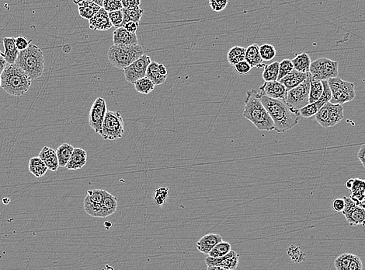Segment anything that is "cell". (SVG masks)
<instances>
[{"mask_svg":"<svg viewBox=\"0 0 365 270\" xmlns=\"http://www.w3.org/2000/svg\"><path fill=\"white\" fill-rule=\"evenodd\" d=\"M231 251H232L231 244L227 241H222L214 247V249L211 251L208 256L214 258H221L228 254Z\"/></svg>","mask_w":365,"mask_h":270,"instance_id":"cell-35","label":"cell"},{"mask_svg":"<svg viewBox=\"0 0 365 270\" xmlns=\"http://www.w3.org/2000/svg\"><path fill=\"white\" fill-rule=\"evenodd\" d=\"M31 42L32 40L28 41L25 37L18 36L17 38H16V46L17 48L18 51H22L27 49Z\"/></svg>","mask_w":365,"mask_h":270,"instance_id":"cell-48","label":"cell"},{"mask_svg":"<svg viewBox=\"0 0 365 270\" xmlns=\"http://www.w3.org/2000/svg\"><path fill=\"white\" fill-rule=\"evenodd\" d=\"M288 255H289V258H290V260H292L293 262H296V263L303 262L305 259V254L301 251L299 247L295 246V245H291V246L289 247V250H288Z\"/></svg>","mask_w":365,"mask_h":270,"instance_id":"cell-40","label":"cell"},{"mask_svg":"<svg viewBox=\"0 0 365 270\" xmlns=\"http://www.w3.org/2000/svg\"><path fill=\"white\" fill-rule=\"evenodd\" d=\"M122 3L123 9L125 10H132L138 7L141 5V2L138 0H122Z\"/></svg>","mask_w":365,"mask_h":270,"instance_id":"cell-51","label":"cell"},{"mask_svg":"<svg viewBox=\"0 0 365 270\" xmlns=\"http://www.w3.org/2000/svg\"><path fill=\"white\" fill-rule=\"evenodd\" d=\"M357 158L361 162V164L365 168V145H362L360 150L357 152Z\"/></svg>","mask_w":365,"mask_h":270,"instance_id":"cell-53","label":"cell"},{"mask_svg":"<svg viewBox=\"0 0 365 270\" xmlns=\"http://www.w3.org/2000/svg\"><path fill=\"white\" fill-rule=\"evenodd\" d=\"M343 214L350 226H365V209L362 207L356 205L350 211Z\"/></svg>","mask_w":365,"mask_h":270,"instance_id":"cell-25","label":"cell"},{"mask_svg":"<svg viewBox=\"0 0 365 270\" xmlns=\"http://www.w3.org/2000/svg\"><path fill=\"white\" fill-rule=\"evenodd\" d=\"M260 100L273 120L276 132H286L299 123L301 117L299 110L290 107L286 101L270 98L262 95Z\"/></svg>","mask_w":365,"mask_h":270,"instance_id":"cell-1","label":"cell"},{"mask_svg":"<svg viewBox=\"0 0 365 270\" xmlns=\"http://www.w3.org/2000/svg\"><path fill=\"white\" fill-rule=\"evenodd\" d=\"M38 157L43 160L47 169L50 170L51 172H56L58 168H59V160H58L56 151L52 148L44 146Z\"/></svg>","mask_w":365,"mask_h":270,"instance_id":"cell-22","label":"cell"},{"mask_svg":"<svg viewBox=\"0 0 365 270\" xmlns=\"http://www.w3.org/2000/svg\"><path fill=\"white\" fill-rule=\"evenodd\" d=\"M308 75H309V73H300V72L296 71L294 69L293 71L285 76L278 82L282 83L286 88L287 91H289L291 89L298 87L301 83H303L308 78Z\"/></svg>","mask_w":365,"mask_h":270,"instance_id":"cell-21","label":"cell"},{"mask_svg":"<svg viewBox=\"0 0 365 270\" xmlns=\"http://www.w3.org/2000/svg\"><path fill=\"white\" fill-rule=\"evenodd\" d=\"M159 73L163 77H167V69L163 64H159Z\"/></svg>","mask_w":365,"mask_h":270,"instance_id":"cell-54","label":"cell"},{"mask_svg":"<svg viewBox=\"0 0 365 270\" xmlns=\"http://www.w3.org/2000/svg\"><path fill=\"white\" fill-rule=\"evenodd\" d=\"M159 64L155 61H152L148 67L145 77L154 83V85H161L165 83L167 77H163L159 73Z\"/></svg>","mask_w":365,"mask_h":270,"instance_id":"cell-30","label":"cell"},{"mask_svg":"<svg viewBox=\"0 0 365 270\" xmlns=\"http://www.w3.org/2000/svg\"><path fill=\"white\" fill-rule=\"evenodd\" d=\"M75 148L73 147L71 144L62 143L59 146L56 150L58 160H59V167L65 168L70 160L71 157L73 155V151Z\"/></svg>","mask_w":365,"mask_h":270,"instance_id":"cell-28","label":"cell"},{"mask_svg":"<svg viewBox=\"0 0 365 270\" xmlns=\"http://www.w3.org/2000/svg\"><path fill=\"white\" fill-rule=\"evenodd\" d=\"M353 254L344 253L334 260V266L336 270H348Z\"/></svg>","mask_w":365,"mask_h":270,"instance_id":"cell-39","label":"cell"},{"mask_svg":"<svg viewBox=\"0 0 365 270\" xmlns=\"http://www.w3.org/2000/svg\"><path fill=\"white\" fill-rule=\"evenodd\" d=\"M245 49L246 48L241 46L231 48L227 54V59L230 65L234 66L239 63L245 61Z\"/></svg>","mask_w":365,"mask_h":270,"instance_id":"cell-31","label":"cell"},{"mask_svg":"<svg viewBox=\"0 0 365 270\" xmlns=\"http://www.w3.org/2000/svg\"><path fill=\"white\" fill-rule=\"evenodd\" d=\"M47 168L43 160L39 157H34L30 159L29 171L32 175L37 177H42L46 175Z\"/></svg>","mask_w":365,"mask_h":270,"instance_id":"cell-29","label":"cell"},{"mask_svg":"<svg viewBox=\"0 0 365 270\" xmlns=\"http://www.w3.org/2000/svg\"><path fill=\"white\" fill-rule=\"evenodd\" d=\"M223 241L222 236L217 234H208L204 235L196 243L198 250L208 255L214 247Z\"/></svg>","mask_w":365,"mask_h":270,"instance_id":"cell-18","label":"cell"},{"mask_svg":"<svg viewBox=\"0 0 365 270\" xmlns=\"http://www.w3.org/2000/svg\"><path fill=\"white\" fill-rule=\"evenodd\" d=\"M87 162V153L81 148H75L73 155L65 168L69 170H78L83 168Z\"/></svg>","mask_w":365,"mask_h":270,"instance_id":"cell-24","label":"cell"},{"mask_svg":"<svg viewBox=\"0 0 365 270\" xmlns=\"http://www.w3.org/2000/svg\"><path fill=\"white\" fill-rule=\"evenodd\" d=\"M294 70V66H293L291 60L290 59H284L279 64V74L278 79L277 81L281 80L282 78L288 75L289 73Z\"/></svg>","mask_w":365,"mask_h":270,"instance_id":"cell-41","label":"cell"},{"mask_svg":"<svg viewBox=\"0 0 365 270\" xmlns=\"http://www.w3.org/2000/svg\"><path fill=\"white\" fill-rule=\"evenodd\" d=\"M244 118L251 122L259 131H274V124L260 100V94L255 89L246 92L244 101Z\"/></svg>","mask_w":365,"mask_h":270,"instance_id":"cell-2","label":"cell"},{"mask_svg":"<svg viewBox=\"0 0 365 270\" xmlns=\"http://www.w3.org/2000/svg\"><path fill=\"white\" fill-rule=\"evenodd\" d=\"M315 119L323 128L334 127L344 118V107L326 103L314 116Z\"/></svg>","mask_w":365,"mask_h":270,"instance_id":"cell-9","label":"cell"},{"mask_svg":"<svg viewBox=\"0 0 365 270\" xmlns=\"http://www.w3.org/2000/svg\"><path fill=\"white\" fill-rule=\"evenodd\" d=\"M122 12H123V15H124V20H123L122 28L128 22H134V23L139 24L141 16L144 14V10L140 8V6H138L136 8L132 9V10L123 9Z\"/></svg>","mask_w":365,"mask_h":270,"instance_id":"cell-33","label":"cell"},{"mask_svg":"<svg viewBox=\"0 0 365 270\" xmlns=\"http://www.w3.org/2000/svg\"><path fill=\"white\" fill-rule=\"evenodd\" d=\"M114 46H137L138 44L137 34L130 33L124 28H117L113 33Z\"/></svg>","mask_w":365,"mask_h":270,"instance_id":"cell-17","label":"cell"},{"mask_svg":"<svg viewBox=\"0 0 365 270\" xmlns=\"http://www.w3.org/2000/svg\"><path fill=\"white\" fill-rule=\"evenodd\" d=\"M339 64L327 58H319L312 62L309 73L312 79L320 81H328L338 76Z\"/></svg>","mask_w":365,"mask_h":270,"instance_id":"cell-8","label":"cell"},{"mask_svg":"<svg viewBox=\"0 0 365 270\" xmlns=\"http://www.w3.org/2000/svg\"><path fill=\"white\" fill-rule=\"evenodd\" d=\"M106 191L93 190L87 191L83 206L87 214L95 218H103L102 203Z\"/></svg>","mask_w":365,"mask_h":270,"instance_id":"cell-11","label":"cell"},{"mask_svg":"<svg viewBox=\"0 0 365 270\" xmlns=\"http://www.w3.org/2000/svg\"><path fill=\"white\" fill-rule=\"evenodd\" d=\"M328 83L332 92L331 104L343 105L355 98V88L351 82L344 80L337 77L329 79Z\"/></svg>","mask_w":365,"mask_h":270,"instance_id":"cell-6","label":"cell"},{"mask_svg":"<svg viewBox=\"0 0 365 270\" xmlns=\"http://www.w3.org/2000/svg\"><path fill=\"white\" fill-rule=\"evenodd\" d=\"M145 55L143 48L137 46H114L109 48L108 60L118 69H124Z\"/></svg>","mask_w":365,"mask_h":270,"instance_id":"cell-5","label":"cell"},{"mask_svg":"<svg viewBox=\"0 0 365 270\" xmlns=\"http://www.w3.org/2000/svg\"><path fill=\"white\" fill-rule=\"evenodd\" d=\"M279 62H274L269 65H266L263 68V80L265 82H274L277 81L279 74Z\"/></svg>","mask_w":365,"mask_h":270,"instance_id":"cell-32","label":"cell"},{"mask_svg":"<svg viewBox=\"0 0 365 270\" xmlns=\"http://www.w3.org/2000/svg\"><path fill=\"white\" fill-rule=\"evenodd\" d=\"M18 67L27 74L31 80L42 77L45 69V58L42 50L30 44L24 51H20L15 63Z\"/></svg>","mask_w":365,"mask_h":270,"instance_id":"cell-3","label":"cell"},{"mask_svg":"<svg viewBox=\"0 0 365 270\" xmlns=\"http://www.w3.org/2000/svg\"><path fill=\"white\" fill-rule=\"evenodd\" d=\"M323 105L321 103L317 102L312 103V104H308L306 106L304 107L303 109L299 110V113H300V116H303V118H312L314 117L317 113L319 112V111L321 109V108Z\"/></svg>","mask_w":365,"mask_h":270,"instance_id":"cell-38","label":"cell"},{"mask_svg":"<svg viewBox=\"0 0 365 270\" xmlns=\"http://www.w3.org/2000/svg\"><path fill=\"white\" fill-rule=\"evenodd\" d=\"M169 194V189L167 187H160L155 190L154 200L157 205L163 206L166 203V199Z\"/></svg>","mask_w":365,"mask_h":270,"instance_id":"cell-43","label":"cell"},{"mask_svg":"<svg viewBox=\"0 0 365 270\" xmlns=\"http://www.w3.org/2000/svg\"><path fill=\"white\" fill-rule=\"evenodd\" d=\"M152 63L150 56L144 55L135 63L124 69V77L128 83L135 84L136 81L145 77L148 67Z\"/></svg>","mask_w":365,"mask_h":270,"instance_id":"cell-13","label":"cell"},{"mask_svg":"<svg viewBox=\"0 0 365 270\" xmlns=\"http://www.w3.org/2000/svg\"><path fill=\"white\" fill-rule=\"evenodd\" d=\"M322 85H323V91H322V96H321L318 101L321 103L322 105H326V103L331 101L332 92H331V90H330L328 81H322Z\"/></svg>","mask_w":365,"mask_h":270,"instance_id":"cell-45","label":"cell"},{"mask_svg":"<svg viewBox=\"0 0 365 270\" xmlns=\"http://www.w3.org/2000/svg\"><path fill=\"white\" fill-rule=\"evenodd\" d=\"M234 67H235L236 71L239 74H240V75H245V74H247V73L253 69V68L251 67V65H249L245 60V61L241 62V63H239V64L234 65Z\"/></svg>","mask_w":365,"mask_h":270,"instance_id":"cell-47","label":"cell"},{"mask_svg":"<svg viewBox=\"0 0 365 270\" xmlns=\"http://www.w3.org/2000/svg\"><path fill=\"white\" fill-rule=\"evenodd\" d=\"M3 57V53H2V51H0V58Z\"/></svg>","mask_w":365,"mask_h":270,"instance_id":"cell-60","label":"cell"},{"mask_svg":"<svg viewBox=\"0 0 365 270\" xmlns=\"http://www.w3.org/2000/svg\"><path fill=\"white\" fill-rule=\"evenodd\" d=\"M2 88L12 96L20 97L27 94L32 80L16 64H7L1 74Z\"/></svg>","mask_w":365,"mask_h":270,"instance_id":"cell-4","label":"cell"},{"mask_svg":"<svg viewBox=\"0 0 365 270\" xmlns=\"http://www.w3.org/2000/svg\"><path fill=\"white\" fill-rule=\"evenodd\" d=\"M0 87H2V77L0 75Z\"/></svg>","mask_w":365,"mask_h":270,"instance_id":"cell-59","label":"cell"},{"mask_svg":"<svg viewBox=\"0 0 365 270\" xmlns=\"http://www.w3.org/2000/svg\"><path fill=\"white\" fill-rule=\"evenodd\" d=\"M332 209L336 213H343L345 209L344 198H336L332 202Z\"/></svg>","mask_w":365,"mask_h":270,"instance_id":"cell-49","label":"cell"},{"mask_svg":"<svg viewBox=\"0 0 365 270\" xmlns=\"http://www.w3.org/2000/svg\"><path fill=\"white\" fill-rule=\"evenodd\" d=\"M228 3V1H222V0H218V1L212 0V1H209V5H210L211 8H212L213 11L216 13L221 12L222 10H225Z\"/></svg>","mask_w":365,"mask_h":270,"instance_id":"cell-46","label":"cell"},{"mask_svg":"<svg viewBox=\"0 0 365 270\" xmlns=\"http://www.w3.org/2000/svg\"><path fill=\"white\" fill-rule=\"evenodd\" d=\"M323 85L322 81L311 79L310 91H309V104L317 102L322 96Z\"/></svg>","mask_w":365,"mask_h":270,"instance_id":"cell-34","label":"cell"},{"mask_svg":"<svg viewBox=\"0 0 365 270\" xmlns=\"http://www.w3.org/2000/svg\"><path fill=\"white\" fill-rule=\"evenodd\" d=\"M259 46L257 44H253L245 49V60L247 62L252 68L260 69L265 67L266 64L263 63L260 54Z\"/></svg>","mask_w":365,"mask_h":270,"instance_id":"cell-19","label":"cell"},{"mask_svg":"<svg viewBox=\"0 0 365 270\" xmlns=\"http://www.w3.org/2000/svg\"><path fill=\"white\" fill-rule=\"evenodd\" d=\"M207 270H228L226 269L222 268V267H219V266H208L207 267Z\"/></svg>","mask_w":365,"mask_h":270,"instance_id":"cell-57","label":"cell"},{"mask_svg":"<svg viewBox=\"0 0 365 270\" xmlns=\"http://www.w3.org/2000/svg\"><path fill=\"white\" fill-rule=\"evenodd\" d=\"M259 54L263 62L271 61L274 59L277 54L276 48L272 45L264 43L259 46Z\"/></svg>","mask_w":365,"mask_h":270,"instance_id":"cell-37","label":"cell"},{"mask_svg":"<svg viewBox=\"0 0 365 270\" xmlns=\"http://www.w3.org/2000/svg\"><path fill=\"white\" fill-rule=\"evenodd\" d=\"M2 41L5 49V52L3 53L5 61L9 65L15 64L20 52L16 46V38H4Z\"/></svg>","mask_w":365,"mask_h":270,"instance_id":"cell-23","label":"cell"},{"mask_svg":"<svg viewBox=\"0 0 365 270\" xmlns=\"http://www.w3.org/2000/svg\"><path fill=\"white\" fill-rule=\"evenodd\" d=\"M106 101L98 97L92 104L89 114V124L96 133L101 136L104 118L107 112Z\"/></svg>","mask_w":365,"mask_h":270,"instance_id":"cell-12","label":"cell"},{"mask_svg":"<svg viewBox=\"0 0 365 270\" xmlns=\"http://www.w3.org/2000/svg\"><path fill=\"white\" fill-rule=\"evenodd\" d=\"M118 209V199L106 191L102 203L103 218L112 215Z\"/></svg>","mask_w":365,"mask_h":270,"instance_id":"cell-27","label":"cell"},{"mask_svg":"<svg viewBox=\"0 0 365 270\" xmlns=\"http://www.w3.org/2000/svg\"><path fill=\"white\" fill-rule=\"evenodd\" d=\"M348 270H363V263L359 256L353 254Z\"/></svg>","mask_w":365,"mask_h":270,"instance_id":"cell-50","label":"cell"},{"mask_svg":"<svg viewBox=\"0 0 365 270\" xmlns=\"http://www.w3.org/2000/svg\"><path fill=\"white\" fill-rule=\"evenodd\" d=\"M74 3L78 5L79 16L83 19L90 20L92 16L100 11V7L95 4L93 0H81L73 1Z\"/></svg>","mask_w":365,"mask_h":270,"instance_id":"cell-20","label":"cell"},{"mask_svg":"<svg viewBox=\"0 0 365 270\" xmlns=\"http://www.w3.org/2000/svg\"><path fill=\"white\" fill-rule=\"evenodd\" d=\"M291 63L294 66V69L296 71L303 73H309L312 61L308 54L301 53L299 55H295V57L291 59Z\"/></svg>","mask_w":365,"mask_h":270,"instance_id":"cell-26","label":"cell"},{"mask_svg":"<svg viewBox=\"0 0 365 270\" xmlns=\"http://www.w3.org/2000/svg\"><path fill=\"white\" fill-rule=\"evenodd\" d=\"M353 179L354 178H350V179L348 180L345 183V186L348 190H351L352 186H353Z\"/></svg>","mask_w":365,"mask_h":270,"instance_id":"cell-56","label":"cell"},{"mask_svg":"<svg viewBox=\"0 0 365 270\" xmlns=\"http://www.w3.org/2000/svg\"><path fill=\"white\" fill-rule=\"evenodd\" d=\"M93 2L95 4L100 6V8H103V3H104L103 0H93Z\"/></svg>","mask_w":365,"mask_h":270,"instance_id":"cell-58","label":"cell"},{"mask_svg":"<svg viewBox=\"0 0 365 270\" xmlns=\"http://www.w3.org/2000/svg\"><path fill=\"white\" fill-rule=\"evenodd\" d=\"M138 25H139V24L134 23V22H128L127 24H124L122 28H124V29L127 30V31H128V32H130V33L136 34L137 28H138Z\"/></svg>","mask_w":365,"mask_h":270,"instance_id":"cell-52","label":"cell"},{"mask_svg":"<svg viewBox=\"0 0 365 270\" xmlns=\"http://www.w3.org/2000/svg\"><path fill=\"white\" fill-rule=\"evenodd\" d=\"M6 65H7V64H6V62L5 61L4 58H0V75L2 74V73L3 72V70H4Z\"/></svg>","mask_w":365,"mask_h":270,"instance_id":"cell-55","label":"cell"},{"mask_svg":"<svg viewBox=\"0 0 365 270\" xmlns=\"http://www.w3.org/2000/svg\"><path fill=\"white\" fill-rule=\"evenodd\" d=\"M89 25L90 28L95 32H106L113 27L109 19L108 13L104 8L100 9V11L89 20Z\"/></svg>","mask_w":365,"mask_h":270,"instance_id":"cell-16","label":"cell"},{"mask_svg":"<svg viewBox=\"0 0 365 270\" xmlns=\"http://www.w3.org/2000/svg\"><path fill=\"white\" fill-rule=\"evenodd\" d=\"M103 8L109 14V13L123 10V6H122L121 0H104Z\"/></svg>","mask_w":365,"mask_h":270,"instance_id":"cell-42","label":"cell"},{"mask_svg":"<svg viewBox=\"0 0 365 270\" xmlns=\"http://www.w3.org/2000/svg\"><path fill=\"white\" fill-rule=\"evenodd\" d=\"M108 16L113 27L117 28H122L123 20H124V15H123L122 10L109 13Z\"/></svg>","mask_w":365,"mask_h":270,"instance_id":"cell-44","label":"cell"},{"mask_svg":"<svg viewBox=\"0 0 365 270\" xmlns=\"http://www.w3.org/2000/svg\"><path fill=\"white\" fill-rule=\"evenodd\" d=\"M134 86H135L136 91L138 93L142 94V95H149L155 88L154 83L146 77H144L142 79L136 81Z\"/></svg>","mask_w":365,"mask_h":270,"instance_id":"cell-36","label":"cell"},{"mask_svg":"<svg viewBox=\"0 0 365 270\" xmlns=\"http://www.w3.org/2000/svg\"><path fill=\"white\" fill-rule=\"evenodd\" d=\"M124 133V120L119 111H107L102 126V138L115 140L122 138Z\"/></svg>","mask_w":365,"mask_h":270,"instance_id":"cell-7","label":"cell"},{"mask_svg":"<svg viewBox=\"0 0 365 270\" xmlns=\"http://www.w3.org/2000/svg\"><path fill=\"white\" fill-rule=\"evenodd\" d=\"M287 92L288 91L285 86L278 81L264 82V83L259 87L260 95L270 97V98L282 100V101H286Z\"/></svg>","mask_w":365,"mask_h":270,"instance_id":"cell-15","label":"cell"},{"mask_svg":"<svg viewBox=\"0 0 365 270\" xmlns=\"http://www.w3.org/2000/svg\"><path fill=\"white\" fill-rule=\"evenodd\" d=\"M207 266H219L228 270H235L240 263V255L235 251H231L228 254L221 258H205Z\"/></svg>","mask_w":365,"mask_h":270,"instance_id":"cell-14","label":"cell"},{"mask_svg":"<svg viewBox=\"0 0 365 270\" xmlns=\"http://www.w3.org/2000/svg\"><path fill=\"white\" fill-rule=\"evenodd\" d=\"M312 79L310 73L308 78L298 87L287 92L286 102L297 110H300L309 104V91Z\"/></svg>","mask_w":365,"mask_h":270,"instance_id":"cell-10","label":"cell"}]
</instances>
